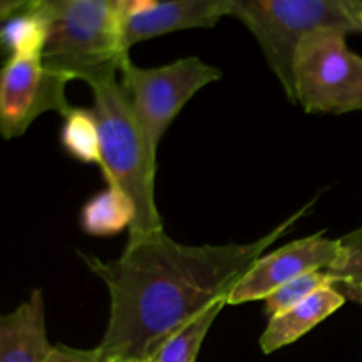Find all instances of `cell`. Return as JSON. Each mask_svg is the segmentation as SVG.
<instances>
[{"instance_id":"obj_1","label":"cell","mask_w":362,"mask_h":362,"mask_svg":"<svg viewBox=\"0 0 362 362\" xmlns=\"http://www.w3.org/2000/svg\"><path fill=\"white\" fill-rule=\"evenodd\" d=\"M306 209L253 243L186 246L166 232L127 239L115 260L81 255L108 288L110 318L99 362L148 361L180 327L219 299L281 239Z\"/></svg>"},{"instance_id":"obj_12","label":"cell","mask_w":362,"mask_h":362,"mask_svg":"<svg viewBox=\"0 0 362 362\" xmlns=\"http://www.w3.org/2000/svg\"><path fill=\"white\" fill-rule=\"evenodd\" d=\"M52 25V2L41 0L0 25V55L7 59L42 55Z\"/></svg>"},{"instance_id":"obj_17","label":"cell","mask_w":362,"mask_h":362,"mask_svg":"<svg viewBox=\"0 0 362 362\" xmlns=\"http://www.w3.org/2000/svg\"><path fill=\"white\" fill-rule=\"evenodd\" d=\"M327 274L336 285L362 281V226L339 239V255Z\"/></svg>"},{"instance_id":"obj_8","label":"cell","mask_w":362,"mask_h":362,"mask_svg":"<svg viewBox=\"0 0 362 362\" xmlns=\"http://www.w3.org/2000/svg\"><path fill=\"white\" fill-rule=\"evenodd\" d=\"M339 255V239L324 232L293 240L281 250L262 255L233 285L226 297L228 306L265 300L285 283L313 271H327Z\"/></svg>"},{"instance_id":"obj_15","label":"cell","mask_w":362,"mask_h":362,"mask_svg":"<svg viewBox=\"0 0 362 362\" xmlns=\"http://www.w3.org/2000/svg\"><path fill=\"white\" fill-rule=\"evenodd\" d=\"M226 299H219L218 303L211 304L207 310L202 311L198 317L187 322L184 327L173 332L158 350L154 356L147 362H194L198 357V352L202 349L205 336L211 331L212 324L225 310Z\"/></svg>"},{"instance_id":"obj_13","label":"cell","mask_w":362,"mask_h":362,"mask_svg":"<svg viewBox=\"0 0 362 362\" xmlns=\"http://www.w3.org/2000/svg\"><path fill=\"white\" fill-rule=\"evenodd\" d=\"M136 219L133 200L120 187L108 186L81 207V230L94 237H112L129 230Z\"/></svg>"},{"instance_id":"obj_18","label":"cell","mask_w":362,"mask_h":362,"mask_svg":"<svg viewBox=\"0 0 362 362\" xmlns=\"http://www.w3.org/2000/svg\"><path fill=\"white\" fill-rule=\"evenodd\" d=\"M45 362H99V359L95 349L80 350L66 345H53L52 354Z\"/></svg>"},{"instance_id":"obj_9","label":"cell","mask_w":362,"mask_h":362,"mask_svg":"<svg viewBox=\"0 0 362 362\" xmlns=\"http://www.w3.org/2000/svg\"><path fill=\"white\" fill-rule=\"evenodd\" d=\"M223 16H230L228 0H159L152 9L124 21V42H136L189 28H212Z\"/></svg>"},{"instance_id":"obj_3","label":"cell","mask_w":362,"mask_h":362,"mask_svg":"<svg viewBox=\"0 0 362 362\" xmlns=\"http://www.w3.org/2000/svg\"><path fill=\"white\" fill-rule=\"evenodd\" d=\"M52 25L42 62L66 80L117 76L129 48L113 0H49Z\"/></svg>"},{"instance_id":"obj_11","label":"cell","mask_w":362,"mask_h":362,"mask_svg":"<svg viewBox=\"0 0 362 362\" xmlns=\"http://www.w3.org/2000/svg\"><path fill=\"white\" fill-rule=\"evenodd\" d=\"M345 303L346 296L336 286V283H332V285L317 290L313 296L286 310L285 313L269 318L267 327L260 338L262 352L272 354L299 341L304 334L327 320Z\"/></svg>"},{"instance_id":"obj_2","label":"cell","mask_w":362,"mask_h":362,"mask_svg":"<svg viewBox=\"0 0 362 362\" xmlns=\"http://www.w3.org/2000/svg\"><path fill=\"white\" fill-rule=\"evenodd\" d=\"M94 112L101 131V170L108 186H117L133 200L136 219L127 239L165 232L156 205L158 159L151 154L133 108L117 76L92 81Z\"/></svg>"},{"instance_id":"obj_16","label":"cell","mask_w":362,"mask_h":362,"mask_svg":"<svg viewBox=\"0 0 362 362\" xmlns=\"http://www.w3.org/2000/svg\"><path fill=\"white\" fill-rule=\"evenodd\" d=\"M332 278L327 274V271H313L308 272V274L299 276V278L292 279V281L285 283L283 286H279L278 290L271 293L265 303V315L269 318L278 317V315L285 313L290 308L297 306L303 300H306L308 297L313 296L317 290L324 288V286L332 285Z\"/></svg>"},{"instance_id":"obj_10","label":"cell","mask_w":362,"mask_h":362,"mask_svg":"<svg viewBox=\"0 0 362 362\" xmlns=\"http://www.w3.org/2000/svg\"><path fill=\"white\" fill-rule=\"evenodd\" d=\"M52 350L45 299L34 290L16 310L0 315V362H45Z\"/></svg>"},{"instance_id":"obj_20","label":"cell","mask_w":362,"mask_h":362,"mask_svg":"<svg viewBox=\"0 0 362 362\" xmlns=\"http://www.w3.org/2000/svg\"><path fill=\"white\" fill-rule=\"evenodd\" d=\"M37 2H41V0H0V25H2L7 18L16 14L18 11L34 6V4Z\"/></svg>"},{"instance_id":"obj_14","label":"cell","mask_w":362,"mask_h":362,"mask_svg":"<svg viewBox=\"0 0 362 362\" xmlns=\"http://www.w3.org/2000/svg\"><path fill=\"white\" fill-rule=\"evenodd\" d=\"M60 145L67 156L87 165H101V131L94 108L71 106L62 115Z\"/></svg>"},{"instance_id":"obj_6","label":"cell","mask_w":362,"mask_h":362,"mask_svg":"<svg viewBox=\"0 0 362 362\" xmlns=\"http://www.w3.org/2000/svg\"><path fill=\"white\" fill-rule=\"evenodd\" d=\"M120 73V85L156 159L163 136L186 103L223 76L219 67L204 62L200 57H186L159 67H138L126 59Z\"/></svg>"},{"instance_id":"obj_21","label":"cell","mask_w":362,"mask_h":362,"mask_svg":"<svg viewBox=\"0 0 362 362\" xmlns=\"http://www.w3.org/2000/svg\"><path fill=\"white\" fill-rule=\"evenodd\" d=\"M341 2L362 21V0H341Z\"/></svg>"},{"instance_id":"obj_5","label":"cell","mask_w":362,"mask_h":362,"mask_svg":"<svg viewBox=\"0 0 362 362\" xmlns=\"http://www.w3.org/2000/svg\"><path fill=\"white\" fill-rule=\"evenodd\" d=\"M345 32L320 28L304 35L293 53V99L308 113L362 110V57L349 48Z\"/></svg>"},{"instance_id":"obj_22","label":"cell","mask_w":362,"mask_h":362,"mask_svg":"<svg viewBox=\"0 0 362 362\" xmlns=\"http://www.w3.org/2000/svg\"><path fill=\"white\" fill-rule=\"evenodd\" d=\"M112 362H147V361H112Z\"/></svg>"},{"instance_id":"obj_7","label":"cell","mask_w":362,"mask_h":362,"mask_svg":"<svg viewBox=\"0 0 362 362\" xmlns=\"http://www.w3.org/2000/svg\"><path fill=\"white\" fill-rule=\"evenodd\" d=\"M67 83L42 62V55L13 57L0 66V134L6 140L21 136L46 112L66 115Z\"/></svg>"},{"instance_id":"obj_4","label":"cell","mask_w":362,"mask_h":362,"mask_svg":"<svg viewBox=\"0 0 362 362\" xmlns=\"http://www.w3.org/2000/svg\"><path fill=\"white\" fill-rule=\"evenodd\" d=\"M228 2L230 16H235L250 28L290 101L293 99V53L304 35L320 28H336L345 34H362V21L341 0Z\"/></svg>"},{"instance_id":"obj_19","label":"cell","mask_w":362,"mask_h":362,"mask_svg":"<svg viewBox=\"0 0 362 362\" xmlns=\"http://www.w3.org/2000/svg\"><path fill=\"white\" fill-rule=\"evenodd\" d=\"M158 2L159 0H113L117 14H119V18L122 20V23L127 18L134 16V14H140L152 9Z\"/></svg>"}]
</instances>
